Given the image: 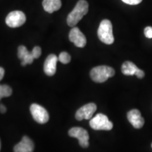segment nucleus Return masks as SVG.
<instances>
[{"instance_id":"412c9836","label":"nucleus","mask_w":152,"mask_h":152,"mask_svg":"<svg viewBox=\"0 0 152 152\" xmlns=\"http://www.w3.org/2000/svg\"><path fill=\"white\" fill-rule=\"evenodd\" d=\"M135 75L138 77V78L142 79L144 77V72L142 71V70L140 69V68H138L137 71H136Z\"/></svg>"},{"instance_id":"b1692460","label":"nucleus","mask_w":152,"mask_h":152,"mask_svg":"<svg viewBox=\"0 0 152 152\" xmlns=\"http://www.w3.org/2000/svg\"><path fill=\"white\" fill-rule=\"evenodd\" d=\"M0 149H1V142H0Z\"/></svg>"},{"instance_id":"dca6fc26","label":"nucleus","mask_w":152,"mask_h":152,"mask_svg":"<svg viewBox=\"0 0 152 152\" xmlns=\"http://www.w3.org/2000/svg\"><path fill=\"white\" fill-rule=\"evenodd\" d=\"M12 94V90L9 85H0V100L4 97H8Z\"/></svg>"},{"instance_id":"ddd939ff","label":"nucleus","mask_w":152,"mask_h":152,"mask_svg":"<svg viewBox=\"0 0 152 152\" xmlns=\"http://www.w3.org/2000/svg\"><path fill=\"white\" fill-rule=\"evenodd\" d=\"M18 57L19 59L21 60V65L26 66L27 64H31L35 59L32 54V52H30L27 48L23 45H20L18 49Z\"/></svg>"},{"instance_id":"f3484780","label":"nucleus","mask_w":152,"mask_h":152,"mask_svg":"<svg viewBox=\"0 0 152 152\" xmlns=\"http://www.w3.org/2000/svg\"><path fill=\"white\" fill-rule=\"evenodd\" d=\"M58 58V61H59L61 63H62V64H67L71 61V57L68 53L66 52H63L59 54Z\"/></svg>"},{"instance_id":"f03ea898","label":"nucleus","mask_w":152,"mask_h":152,"mask_svg":"<svg viewBox=\"0 0 152 152\" xmlns=\"http://www.w3.org/2000/svg\"><path fill=\"white\" fill-rule=\"evenodd\" d=\"M115 75L113 68L107 66H99L93 68L90 71V77L95 83H102Z\"/></svg>"},{"instance_id":"9d476101","label":"nucleus","mask_w":152,"mask_h":152,"mask_svg":"<svg viewBox=\"0 0 152 152\" xmlns=\"http://www.w3.org/2000/svg\"><path fill=\"white\" fill-rule=\"evenodd\" d=\"M129 122L136 129H140L144 124V119L142 116L141 113L137 109H132L127 114Z\"/></svg>"},{"instance_id":"a211bd4d","label":"nucleus","mask_w":152,"mask_h":152,"mask_svg":"<svg viewBox=\"0 0 152 152\" xmlns=\"http://www.w3.org/2000/svg\"><path fill=\"white\" fill-rule=\"evenodd\" d=\"M32 54L34 57V58H38L39 56H41L42 54V49L39 47H35L32 51Z\"/></svg>"},{"instance_id":"9b49d317","label":"nucleus","mask_w":152,"mask_h":152,"mask_svg":"<svg viewBox=\"0 0 152 152\" xmlns=\"http://www.w3.org/2000/svg\"><path fill=\"white\" fill-rule=\"evenodd\" d=\"M58 61V57L55 54H50L47 57L44 64V71L47 75L52 76L56 73V64Z\"/></svg>"},{"instance_id":"6e6552de","label":"nucleus","mask_w":152,"mask_h":152,"mask_svg":"<svg viewBox=\"0 0 152 152\" xmlns=\"http://www.w3.org/2000/svg\"><path fill=\"white\" fill-rule=\"evenodd\" d=\"M96 111V106L94 103L85 104L80 108L75 113V118L77 121H82L83 119L90 120Z\"/></svg>"},{"instance_id":"7ed1b4c3","label":"nucleus","mask_w":152,"mask_h":152,"mask_svg":"<svg viewBox=\"0 0 152 152\" xmlns=\"http://www.w3.org/2000/svg\"><path fill=\"white\" fill-rule=\"evenodd\" d=\"M97 35L99 39L106 45H111L114 42L113 26L109 20L104 19L100 23L98 28Z\"/></svg>"},{"instance_id":"0eeeda50","label":"nucleus","mask_w":152,"mask_h":152,"mask_svg":"<svg viewBox=\"0 0 152 152\" xmlns=\"http://www.w3.org/2000/svg\"><path fill=\"white\" fill-rule=\"evenodd\" d=\"M68 134L71 137L77 138L79 141L80 147L83 148H87L89 147V134L84 128L75 127L70 129L68 131Z\"/></svg>"},{"instance_id":"5701e85b","label":"nucleus","mask_w":152,"mask_h":152,"mask_svg":"<svg viewBox=\"0 0 152 152\" xmlns=\"http://www.w3.org/2000/svg\"><path fill=\"white\" fill-rule=\"evenodd\" d=\"M4 76V69L3 68L0 67V81L2 80Z\"/></svg>"},{"instance_id":"1a4fd4ad","label":"nucleus","mask_w":152,"mask_h":152,"mask_svg":"<svg viewBox=\"0 0 152 152\" xmlns=\"http://www.w3.org/2000/svg\"><path fill=\"white\" fill-rule=\"evenodd\" d=\"M69 39L76 47L83 48L87 44V39L84 34L77 27H73L69 33Z\"/></svg>"},{"instance_id":"39448f33","label":"nucleus","mask_w":152,"mask_h":152,"mask_svg":"<svg viewBox=\"0 0 152 152\" xmlns=\"http://www.w3.org/2000/svg\"><path fill=\"white\" fill-rule=\"evenodd\" d=\"M32 116L36 122L39 124H45L49 119V113L45 108L37 104H33L30 108Z\"/></svg>"},{"instance_id":"423d86ee","label":"nucleus","mask_w":152,"mask_h":152,"mask_svg":"<svg viewBox=\"0 0 152 152\" xmlns=\"http://www.w3.org/2000/svg\"><path fill=\"white\" fill-rule=\"evenodd\" d=\"M26 21V15L23 11H11L6 18V23L10 28L20 27Z\"/></svg>"},{"instance_id":"f8f14e48","label":"nucleus","mask_w":152,"mask_h":152,"mask_svg":"<svg viewBox=\"0 0 152 152\" xmlns=\"http://www.w3.org/2000/svg\"><path fill=\"white\" fill-rule=\"evenodd\" d=\"M34 143L27 136H24L22 140L14 148V152H33Z\"/></svg>"},{"instance_id":"f257e3e1","label":"nucleus","mask_w":152,"mask_h":152,"mask_svg":"<svg viewBox=\"0 0 152 152\" xmlns=\"http://www.w3.org/2000/svg\"><path fill=\"white\" fill-rule=\"evenodd\" d=\"M89 10V4L85 0H79L75 8L68 15L67 23L70 27H75L78 22L85 16Z\"/></svg>"},{"instance_id":"2eb2a0df","label":"nucleus","mask_w":152,"mask_h":152,"mask_svg":"<svg viewBox=\"0 0 152 152\" xmlns=\"http://www.w3.org/2000/svg\"><path fill=\"white\" fill-rule=\"evenodd\" d=\"M138 68L131 61H125L123 64L121 71L125 75H134Z\"/></svg>"},{"instance_id":"6ab92c4d","label":"nucleus","mask_w":152,"mask_h":152,"mask_svg":"<svg viewBox=\"0 0 152 152\" xmlns=\"http://www.w3.org/2000/svg\"><path fill=\"white\" fill-rule=\"evenodd\" d=\"M144 35L146 37L151 39L152 38V27L151 26H148L144 28Z\"/></svg>"},{"instance_id":"393cba45","label":"nucleus","mask_w":152,"mask_h":152,"mask_svg":"<svg viewBox=\"0 0 152 152\" xmlns=\"http://www.w3.org/2000/svg\"><path fill=\"white\" fill-rule=\"evenodd\" d=\"M151 147H152V144H151Z\"/></svg>"},{"instance_id":"4be33fe9","label":"nucleus","mask_w":152,"mask_h":152,"mask_svg":"<svg viewBox=\"0 0 152 152\" xmlns=\"http://www.w3.org/2000/svg\"><path fill=\"white\" fill-rule=\"evenodd\" d=\"M7 111V108L4 104H0V113H4Z\"/></svg>"},{"instance_id":"20e7f679","label":"nucleus","mask_w":152,"mask_h":152,"mask_svg":"<svg viewBox=\"0 0 152 152\" xmlns=\"http://www.w3.org/2000/svg\"><path fill=\"white\" fill-rule=\"evenodd\" d=\"M90 125L95 130H111L113 125L108 117L103 113H98L90 121Z\"/></svg>"},{"instance_id":"4468645a","label":"nucleus","mask_w":152,"mask_h":152,"mask_svg":"<svg viewBox=\"0 0 152 152\" xmlns=\"http://www.w3.org/2000/svg\"><path fill=\"white\" fill-rule=\"evenodd\" d=\"M42 6L45 11L52 14L61 9V0H43Z\"/></svg>"},{"instance_id":"aec40b11","label":"nucleus","mask_w":152,"mask_h":152,"mask_svg":"<svg viewBox=\"0 0 152 152\" xmlns=\"http://www.w3.org/2000/svg\"><path fill=\"white\" fill-rule=\"evenodd\" d=\"M123 2L130 5H137L140 4L142 1V0H122Z\"/></svg>"}]
</instances>
